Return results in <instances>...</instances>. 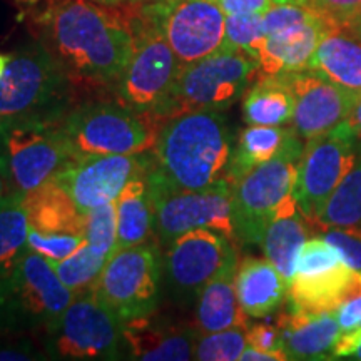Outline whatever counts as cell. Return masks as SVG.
Listing matches in <instances>:
<instances>
[{"label":"cell","instance_id":"obj_25","mask_svg":"<svg viewBox=\"0 0 361 361\" xmlns=\"http://www.w3.org/2000/svg\"><path fill=\"white\" fill-rule=\"evenodd\" d=\"M30 226L45 233L84 234L85 214L56 179L24 197Z\"/></svg>","mask_w":361,"mask_h":361},{"label":"cell","instance_id":"obj_17","mask_svg":"<svg viewBox=\"0 0 361 361\" xmlns=\"http://www.w3.org/2000/svg\"><path fill=\"white\" fill-rule=\"evenodd\" d=\"M279 75L291 89L295 99L293 129L303 141L329 133L348 121L355 99L350 90L310 69Z\"/></svg>","mask_w":361,"mask_h":361},{"label":"cell","instance_id":"obj_8","mask_svg":"<svg viewBox=\"0 0 361 361\" xmlns=\"http://www.w3.org/2000/svg\"><path fill=\"white\" fill-rule=\"evenodd\" d=\"M123 13L133 30L134 45L114 84V97L129 109L154 116L168 99L183 64L161 30L142 16L139 7Z\"/></svg>","mask_w":361,"mask_h":361},{"label":"cell","instance_id":"obj_33","mask_svg":"<svg viewBox=\"0 0 361 361\" xmlns=\"http://www.w3.org/2000/svg\"><path fill=\"white\" fill-rule=\"evenodd\" d=\"M247 346L246 329L229 328L213 333H200L194 346V360L233 361L241 360Z\"/></svg>","mask_w":361,"mask_h":361},{"label":"cell","instance_id":"obj_38","mask_svg":"<svg viewBox=\"0 0 361 361\" xmlns=\"http://www.w3.org/2000/svg\"><path fill=\"white\" fill-rule=\"evenodd\" d=\"M318 17L322 16H318L308 7L301 6V4H276L268 12L263 13V29L266 35H271L279 32V30L290 29V27L306 24V22L318 19Z\"/></svg>","mask_w":361,"mask_h":361},{"label":"cell","instance_id":"obj_24","mask_svg":"<svg viewBox=\"0 0 361 361\" xmlns=\"http://www.w3.org/2000/svg\"><path fill=\"white\" fill-rule=\"evenodd\" d=\"M238 264L226 268L219 276L207 283L196 300V323L200 333H213L229 328L247 329L250 316L245 313L236 295Z\"/></svg>","mask_w":361,"mask_h":361},{"label":"cell","instance_id":"obj_1","mask_svg":"<svg viewBox=\"0 0 361 361\" xmlns=\"http://www.w3.org/2000/svg\"><path fill=\"white\" fill-rule=\"evenodd\" d=\"M32 22L35 39L72 82L114 87L134 45L123 12L92 0H45Z\"/></svg>","mask_w":361,"mask_h":361},{"label":"cell","instance_id":"obj_15","mask_svg":"<svg viewBox=\"0 0 361 361\" xmlns=\"http://www.w3.org/2000/svg\"><path fill=\"white\" fill-rule=\"evenodd\" d=\"M164 278L179 305L197 300L207 283L229 266L238 264L233 239L211 229H192L166 247Z\"/></svg>","mask_w":361,"mask_h":361},{"label":"cell","instance_id":"obj_13","mask_svg":"<svg viewBox=\"0 0 361 361\" xmlns=\"http://www.w3.org/2000/svg\"><path fill=\"white\" fill-rule=\"evenodd\" d=\"M358 141L348 121L329 133L305 141L298 162L295 197L301 214L310 223L322 213L343 178L355 166L360 151Z\"/></svg>","mask_w":361,"mask_h":361},{"label":"cell","instance_id":"obj_18","mask_svg":"<svg viewBox=\"0 0 361 361\" xmlns=\"http://www.w3.org/2000/svg\"><path fill=\"white\" fill-rule=\"evenodd\" d=\"M335 27L323 17H318L306 24L266 35L256 56L259 75H279L308 69L318 44Z\"/></svg>","mask_w":361,"mask_h":361},{"label":"cell","instance_id":"obj_40","mask_svg":"<svg viewBox=\"0 0 361 361\" xmlns=\"http://www.w3.org/2000/svg\"><path fill=\"white\" fill-rule=\"evenodd\" d=\"M296 4L311 8L323 19L331 22L333 25L343 27L346 20L358 11L361 0H296Z\"/></svg>","mask_w":361,"mask_h":361},{"label":"cell","instance_id":"obj_9","mask_svg":"<svg viewBox=\"0 0 361 361\" xmlns=\"http://www.w3.org/2000/svg\"><path fill=\"white\" fill-rule=\"evenodd\" d=\"M164 259L159 245H141L114 251L90 291L123 323L151 318L159 305Z\"/></svg>","mask_w":361,"mask_h":361},{"label":"cell","instance_id":"obj_29","mask_svg":"<svg viewBox=\"0 0 361 361\" xmlns=\"http://www.w3.org/2000/svg\"><path fill=\"white\" fill-rule=\"evenodd\" d=\"M308 234V219L300 209H295L278 214L266 228L261 239L259 245L263 246L266 259L276 266L288 283L295 276L298 255Z\"/></svg>","mask_w":361,"mask_h":361},{"label":"cell","instance_id":"obj_12","mask_svg":"<svg viewBox=\"0 0 361 361\" xmlns=\"http://www.w3.org/2000/svg\"><path fill=\"white\" fill-rule=\"evenodd\" d=\"M124 353V323L92 291L75 295L45 335L47 358L121 360Z\"/></svg>","mask_w":361,"mask_h":361},{"label":"cell","instance_id":"obj_16","mask_svg":"<svg viewBox=\"0 0 361 361\" xmlns=\"http://www.w3.org/2000/svg\"><path fill=\"white\" fill-rule=\"evenodd\" d=\"M151 151L142 154H107L72 159L56 179L85 214L94 207L116 202L135 176L147 173Z\"/></svg>","mask_w":361,"mask_h":361},{"label":"cell","instance_id":"obj_36","mask_svg":"<svg viewBox=\"0 0 361 361\" xmlns=\"http://www.w3.org/2000/svg\"><path fill=\"white\" fill-rule=\"evenodd\" d=\"M340 252L333 247L324 238L306 239L301 246L296 261L295 276H313V274L324 273V271L335 268L341 263Z\"/></svg>","mask_w":361,"mask_h":361},{"label":"cell","instance_id":"obj_48","mask_svg":"<svg viewBox=\"0 0 361 361\" xmlns=\"http://www.w3.org/2000/svg\"><path fill=\"white\" fill-rule=\"evenodd\" d=\"M8 57L11 56H6V54H0V78L4 75V71H6V67L8 64Z\"/></svg>","mask_w":361,"mask_h":361},{"label":"cell","instance_id":"obj_46","mask_svg":"<svg viewBox=\"0 0 361 361\" xmlns=\"http://www.w3.org/2000/svg\"><path fill=\"white\" fill-rule=\"evenodd\" d=\"M343 29H345L350 35H353L355 39L361 40V6L358 7V11H356L353 16L346 20V24L343 25Z\"/></svg>","mask_w":361,"mask_h":361},{"label":"cell","instance_id":"obj_51","mask_svg":"<svg viewBox=\"0 0 361 361\" xmlns=\"http://www.w3.org/2000/svg\"><path fill=\"white\" fill-rule=\"evenodd\" d=\"M288 2H296V0H276V4H288Z\"/></svg>","mask_w":361,"mask_h":361},{"label":"cell","instance_id":"obj_31","mask_svg":"<svg viewBox=\"0 0 361 361\" xmlns=\"http://www.w3.org/2000/svg\"><path fill=\"white\" fill-rule=\"evenodd\" d=\"M313 223L322 231L328 228L361 224V149L355 166L343 178Z\"/></svg>","mask_w":361,"mask_h":361},{"label":"cell","instance_id":"obj_10","mask_svg":"<svg viewBox=\"0 0 361 361\" xmlns=\"http://www.w3.org/2000/svg\"><path fill=\"white\" fill-rule=\"evenodd\" d=\"M72 159L61 123H0V174L8 192L29 196Z\"/></svg>","mask_w":361,"mask_h":361},{"label":"cell","instance_id":"obj_28","mask_svg":"<svg viewBox=\"0 0 361 361\" xmlns=\"http://www.w3.org/2000/svg\"><path fill=\"white\" fill-rule=\"evenodd\" d=\"M295 129H283L279 126H250L239 134L236 149L231 152L226 179L229 183H236L243 176L250 173L251 169L258 168L276 157L293 135Z\"/></svg>","mask_w":361,"mask_h":361},{"label":"cell","instance_id":"obj_7","mask_svg":"<svg viewBox=\"0 0 361 361\" xmlns=\"http://www.w3.org/2000/svg\"><path fill=\"white\" fill-rule=\"evenodd\" d=\"M303 139L295 134L273 159L251 169L233 183L231 213L236 239L261 243L271 221L279 213L298 207L295 184Z\"/></svg>","mask_w":361,"mask_h":361},{"label":"cell","instance_id":"obj_22","mask_svg":"<svg viewBox=\"0 0 361 361\" xmlns=\"http://www.w3.org/2000/svg\"><path fill=\"white\" fill-rule=\"evenodd\" d=\"M236 295L250 318H266L283 305L288 296V279L269 259L247 256L238 263Z\"/></svg>","mask_w":361,"mask_h":361},{"label":"cell","instance_id":"obj_30","mask_svg":"<svg viewBox=\"0 0 361 361\" xmlns=\"http://www.w3.org/2000/svg\"><path fill=\"white\" fill-rule=\"evenodd\" d=\"M29 231L24 196L7 191L0 197V278L29 250Z\"/></svg>","mask_w":361,"mask_h":361},{"label":"cell","instance_id":"obj_19","mask_svg":"<svg viewBox=\"0 0 361 361\" xmlns=\"http://www.w3.org/2000/svg\"><path fill=\"white\" fill-rule=\"evenodd\" d=\"M361 295V271L346 263L313 276H293L288 286L291 311L333 313L351 298Z\"/></svg>","mask_w":361,"mask_h":361},{"label":"cell","instance_id":"obj_49","mask_svg":"<svg viewBox=\"0 0 361 361\" xmlns=\"http://www.w3.org/2000/svg\"><path fill=\"white\" fill-rule=\"evenodd\" d=\"M8 191L7 189V183H6V179H4V176L0 174V197L4 196V194H6Z\"/></svg>","mask_w":361,"mask_h":361},{"label":"cell","instance_id":"obj_4","mask_svg":"<svg viewBox=\"0 0 361 361\" xmlns=\"http://www.w3.org/2000/svg\"><path fill=\"white\" fill-rule=\"evenodd\" d=\"M74 296L51 261L29 247L0 278V333L47 335Z\"/></svg>","mask_w":361,"mask_h":361},{"label":"cell","instance_id":"obj_32","mask_svg":"<svg viewBox=\"0 0 361 361\" xmlns=\"http://www.w3.org/2000/svg\"><path fill=\"white\" fill-rule=\"evenodd\" d=\"M109 258L94 252L85 245L80 246L74 255L64 261H51L57 276L62 279L74 295L90 291L96 284L97 278L101 276L104 266Z\"/></svg>","mask_w":361,"mask_h":361},{"label":"cell","instance_id":"obj_50","mask_svg":"<svg viewBox=\"0 0 361 361\" xmlns=\"http://www.w3.org/2000/svg\"><path fill=\"white\" fill-rule=\"evenodd\" d=\"M353 358H356V360H361V345H360V348L356 350V353L353 355Z\"/></svg>","mask_w":361,"mask_h":361},{"label":"cell","instance_id":"obj_41","mask_svg":"<svg viewBox=\"0 0 361 361\" xmlns=\"http://www.w3.org/2000/svg\"><path fill=\"white\" fill-rule=\"evenodd\" d=\"M246 340H247V345L252 346V348L266 351V353L279 355L284 361L290 360L288 358L286 351L283 348L281 329H279L276 323L252 324V326L246 329Z\"/></svg>","mask_w":361,"mask_h":361},{"label":"cell","instance_id":"obj_11","mask_svg":"<svg viewBox=\"0 0 361 361\" xmlns=\"http://www.w3.org/2000/svg\"><path fill=\"white\" fill-rule=\"evenodd\" d=\"M146 178L154 202V234L159 246L168 247L176 238L192 229H211L233 241L236 239L231 213L233 184L228 179L206 189L183 191L169 188L151 168Z\"/></svg>","mask_w":361,"mask_h":361},{"label":"cell","instance_id":"obj_6","mask_svg":"<svg viewBox=\"0 0 361 361\" xmlns=\"http://www.w3.org/2000/svg\"><path fill=\"white\" fill-rule=\"evenodd\" d=\"M161 123L152 114L119 102H82L61 121L74 159L87 156L142 154L154 147Z\"/></svg>","mask_w":361,"mask_h":361},{"label":"cell","instance_id":"obj_54","mask_svg":"<svg viewBox=\"0 0 361 361\" xmlns=\"http://www.w3.org/2000/svg\"><path fill=\"white\" fill-rule=\"evenodd\" d=\"M360 296H361V295H360Z\"/></svg>","mask_w":361,"mask_h":361},{"label":"cell","instance_id":"obj_42","mask_svg":"<svg viewBox=\"0 0 361 361\" xmlns=\"http://www.w3.org/2000/svg\"><path fill=\"white\" fill-rule=\"evenodd\" d=\"M45 356L47 355L40 353L25 335H8L7 340L0 341V361L45 360Z\"/></svg>","mask_w":361,"mask_h":361},{"label":"cell","instance_id":"obj_23","mask_svg":"<svg viewBox=\"0 0 361 361\" xmlns=\"http://www.w3.org/2000/svg\"><path fill=\"white\" fill-rule=\"evenodd\" d=\"M308 69L351 94H361V40L335 27L318 44Z\"/></svg>","mask_w":361,"mask_h":361},{"label":"cell","instance_id":"obj_27","mask_svg":"<svg viewBox=\"0 0 361 361\" xmlns=\"http://www.w3.org/2000/svg\"><path fill=\"white\" fill-rule=\"evenodd\" d=\"M295 99L283 75H259L243 97V117L250 126H284L293 121Z\"/></svg>","mask_w":361,"mask_h":361},{"label":"cell","instance_id":"obj_37","mask_svg":"<svg viewBox=\"0 0 361 361\" xmlns=\"http://www.w3.org/2000/svg\"><path fill=\"white\" fill-rule=\"evenodd\" d=\"M85 243L84 234L45 233L30 226L29 247L40 252L49 261H64Z\"/></svg>","mask_w":361,"mask_h":361},{"label":"cell","instance_id":"obj_47","mask_svg":"<svg viewBox=\"0 0 361 361\" xmlns=\"http://www.w3.org/2000/svg\"><path fill=\"white\" fill-rule=\"evenodd\" d=\"M92 2L101 4V6H107V7H117V6H123L126 0H92Z\"/></svg>","mask_w":361,"mask_h":361},{"label":"cell","instance_id":"obj_43","mask_svg":"<svg viewBox=\"0 0 361 361\" xmlns=\"http://www.w3.org/2000/svg\"><path fill=\"white\" fill-rule=\"evenodd\" d=\"M226 16L233 13H264L276 6V0H216Z\"/></svg>","mask_w":361,"mask_h":361},{"label":"cell","instance_id":"obj_20","mask_svg":"<svg viewBox=\"0 0 361 361\" xmlns=\"http://www.w3.org/2000/svg\"><path fill=\"white\" fill-rule=\"evenodd\" d=\"M283 348L290 360H331L341 333L336 313H301L290 311L278 316Z\"/></svg>","mask_w":361,"mask_h":361},{"label":"cell","instance_id":"obj_52","mask_svg":"<svg viewBox=\"0 0 361 361\" xmlns=\"http://www.w3.org/2000/svg\"><path fill=\"white\" fill-rule=\"evenodd\" d=\"M130 2H157V0H130Z\"/></svg>","mask_w":361,"mask_h":361},{"label":"cell","instance_id":"obj_45","mask_svg":"<svg viewBox=\"0 0 361 361\" xmlns=\"http://www.w3.org/2000/svg\"><path fill=\"white\" fill-rule=\"evenodd\" d=\"M348 124L351 126V129L355 130V134L358 135V139L361 141V94H355L353 106H351L348 116Z\"/></svg>","mask_w":361,"mask_h":361},{"label":"cell","instance_id":"obj_44","mask_svg":"<svg viewBox=\"0 0 361 361\" xmlns=\"http://www.w3.org/2000/svg\"><path fill=\"white\" fill-rule=\"evenodd\" d=\"M241 360H245V361H284L279 355L266 353V351L256 350L250 345H247L245 351H243Z\"/></svg>","mask_w":361,"mask_h":361},{"label":"cell","instance_id":"obj_3","mask_svg":"<svg viewBox=\"0 0 361 361\" xmlns=\"http://www.w3.org/2000/svg\"><path fill=\"white\" fill-rule=\"evenodd\" d=\"M74 82L35 39L11 54L0 78L2 123L57 124L74 107Z\"/></svg>","mask_w":361,"mask_h":361},{"label":"cell","instance_id":"obj_34","mask_svg":"<svg viewBox=\"0 0 361 361\" xmlns=\"http://www.w3.org/2000/svg\"><path fill=\"white\" fill-rule=\"evenodd\" d=\"M85 245L101 256L111 258L116 251L117 216L116 202L94 207L85 213Z\"/></svg>","mask_w":361,"mask_h":361},{"label":"cell","instance_id":"obj_21","mask_svg":"<svg viewBox=\"0 0 361 361\" xmlns=\"http://www.w3.org/2000/svg\"><path fill=\"white\" fill-rule=\"evenodd\" d=\"M200 329L188 326H159L149 318L124 323L126 355L142 361L194 360Z\"/></svg>","mask_w":361,"mask_h":361},{"label":"cell","instance_id":"obj_14","mask_svg":"<svg viewBox=\"0 0 361 361\" xmlns=\"http://www.w3.org/2000/svg\"><path fill=\"white\" fill-rule=\"evenodd\" d=\"M137 4L142 16L161 30L183 66L223 49L226 13L216 0H157Z\"/></svg>","mask_w":361,"mask_h":361},{"label":"cell","instance_id":"obj_35","mask_svg":"<svg viewBox=\"0 0 361 361\" xmlns=\"http://www.w3.org/2000/svg\"><path fill=\"white\" fill-rule=\"evenodd\" d=\"M264 37L263 13H233V16H226L223 47L243 51L256 59Z\"/></svg>","mask_w":361,"mask_h":361},{"label":"cell","instance_id":"obj_5","mask_svg":"<svg viewBox=\"0 0 361 361\" xmlns=\"http://www.w3.org/2000/svg\"><path fill=\"white\" fill-rule=\"evenodd\" d=\"M258 61L250 54L223 47L200 61L180 67L168 99L154 117L162 124L184 112H223L258 79Z\"/></svg>","mask_w":361,"mask_h":361},{"label":"cell","instance_id":"obj_39","mask_svg":"<svg viewBox=\"0 0 361 361\" xmlns=\"http://www.w3.org/2000/svg\"><path fill=\"white\" fill-rule=\"evenodd\" d=\"M323 238L336 247L343 263L350 268L361 271V226H340V228H328L323 231Z\"/></svg>","mask_w":361,"mask_h":361},{"label":"cell","instance_id":"obj_26","mask_svg":"<svg viewBox=\"0 0 361 361\" xmlns=\"http://www.w3.org/2000/svg\"><path fill=\"white\" fill-rule=\"evenodd\" d=\"M147 173L130 179L116 200V251L141 245L154 233V202L147 186Z\"/></svg>","mask_w":361,"mask_h":361},{"label":"cell","instance_id":"obj_2","mask_svg":"<svg viewBox=\"0 0 361 361\" xmlns=\"http://www.w3.org/2000/svg\"><path fill=\"white\" fill-rule=\"evenodd\" d=\"M231 152V134L219 112H184L161 124L151 169L169 188L197 191L226 179Z\"/></svg>","mask_w":361,"mask_h":361},{"label":"cell","instance_id":"obj_53","mask_svg":"<svg viewBox=\"0 0 361 361\" xmlns=\"http://www.w3.org/2000/svg\"><path fill=\"white\" fill-rule=\"evenodd\" d=\"M0 123H2V121H0Z\"/></svg>","mask_w":361,"mask_h":361}]
</instances>
